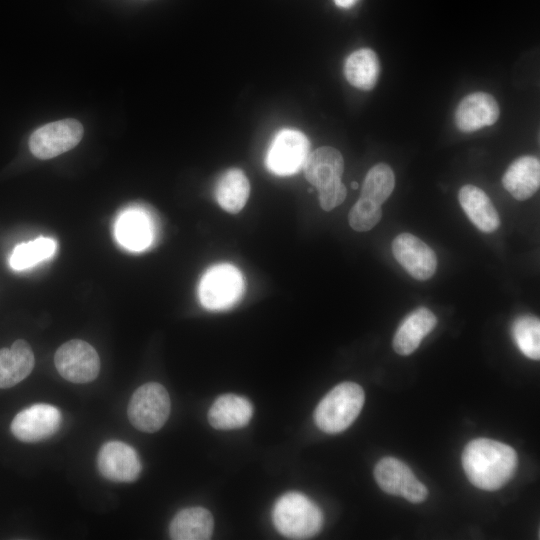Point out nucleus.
<instances>
[{
    "mask_svg": "<svg viewBox=\"0 0 540 540\" xmlns=\"http://www.w3.org/2000/svg\"><path fill=\"white\" fill-rule=\"evenodd\" d=\"M462 466L471 484L482 490L494 491L513 477L518 466V455L505 443L477 438L464 447Z\"/></svg>",
    "mask_w": 540,
    "mask_h": 540,
    "instance_id": "nucleus-1",
    "label": "nucleus"
},
{
    "mask_svg": "<svg viewBox=\"0 0 540 540\" xmlns=\"http://www.w3.org/2000/svg\"><path fill=\"white\" fill-rule=\"evenodd\" d=\"M272 518L278 532L291 539L311 538L323 524L321 509L299 492L282 495L274 505Z\"/></svg>",
    "mask_w": 540,
    "mask_h": 540,
    "instance_id": "nucleus-2",
    "label": "nucleus"
},
{
    "mask_svg": "<svg viewBox=\"0 0 540 540\" xmlns=\"http://www.w3.org/2000/svg\"><path fill=\"white\" fill-rule=\"evenodd\" d=\"M365 401L363 388L343 382L330 390L317 405L314 420L323 432L335 434L347 429L358 417Z\"/></svg>",
    "mask_w": 540,
    "mask_h": 540,
    "instance_id": "nucleus-3",
    "label": "nucleus"
},
{
    "mask_svg": "<svg viewBox=\"0 0 540 540\" xmlns=\"http://www.w3.org/2000/svg\"><path fill=\"white\" fill-rule=\"evenodd\" d=\"M171 409L167 390L159 383L150 382L138 387L127 408L130 423L143 432H156L167 421Z\"/></svg>",
    "mask_w": 540,
    "mask_h": 540,
    "instance_id": "nucleus-4",
    "label": "nucleus"
},
{
    "mask_svg": "<svg viewBox=\"0 0 540 540\" xmlns=\"http://www.w3.org/2000/svg\"><path fill=\"white\" fill-rule=\"evenodd\" d=\"M199 299L209 310H223L234 305L244 292L240 271L230 264L209 268L199 284Z\"/></svg>",
    "mask_w": 540,
    "mask_h": 540,
    "instance_id": "nucleus-5",
    "label": "nucleus"
},
{
    "mask_svg": "<svg viewBox=\"0 0 540 540\" xmlns=\"http://www.w3.org/2000/svg\"><path fill=\"white\" fill-rule=\"evenodd\" d=\"M309 151L310 143L304 133L296 129H282L271 141L266 166L279 176L295 174L303 168Z\"/></svg>",
    "mask_w": 540,
    "mask_h": 540,
    "instance_id": "nucleus-6",
    "label": "nucleus"
},
{
    "mask_svg": "<svg viewBox=\"0 0 540 540\" xmlns=\"http://www.w3.org/2000/svg\"><path fill=\"white\" fill-rule=\"evenodd\" d=\"M58 373L72 383L93 381L100 371L98 353L89 343L73 339L62 344L54 355Z\"/></svg>",
    "mask_w": 540,
    "mask_h": 540,
    "instance_id": "nucleus-7",
    "label": "nucleus"
},
{
    "mask_svg": "<svg viewBox=\"0 0 540 540\" xmlns=\"http://www.w3.org/2000/svg\"><path fill=\"white\" fill-rule=\"evenodd\" d=\"M83 127L75 119H63L45 124L30 136L32 154L42 160L54 158L74 148L82 139Z\"/></svg>",
    "mask_w": 540,
    "mask_h": 540,
    "instance_id": "nucleus-8",
    "label": "nucleus"
},
{
    "mask_svg": "<svg viewBox=\"0 0 540 540\" xmlns=\"http://www.w3.org/2000/svg\"><path fill=\"white\" fill-rule=\"evenodd\" d=\"M374 477L379 487L386 493L401 496L412 503L427 499L428 490L401 460L384 457L374 468Z\"/></svg>",
    "mask_w": 540,
    "mask_h": 540,
    "instance_id": "nucleus-9",
    "label": "nucleus"
},
{
    "mask_svg": "<svg viewBox=\"0 0 540 540\" xmlns=\"http://www.w3.org/2000/svg\"><path fill=\"white\" fill-rule=\"evenodd\" d=\"M61 412L45 403L21 410L12 420V434L22 442H39L54 435L60 428Z\"/></svg>",
    "mask_w": 540,
    "mask_h": 540,
    "instance_id": "nucleus-10",
    "label": "nucleus"
},
{
    "mask_svg": "<svg viewBox=\"0 0 540 540\" xmlns=\"http://www.w3.org/2000/svg\"><path fill=\"white\" fill-rule=\"evenodd\" d=\"M100 474L114 482H133L142 469L135 449L121 441H109L102 445L97 456Z\"/></svg>",
    "mask_w": 540,
    "mask_h": 540,
    "instance_id": "nucleus-11",
    "label": "nucleus"
},
{
    "mask_svg": "<svg viewBox=\"0 0 540 540\" xmlns=\"http://www.w3.org/2000/svg\"><path fill=\"white\" fill-rule=\"evenodd\" d=\"M392 252L398 263L414 279L428 280L437 269V257L434 251L410 233H401L394 238Z\"/></svg>",
    "mask_w": 540,
    "mask_h": 540,
    "instance_id": "nucleus-12",
    "label": "nucleus"
},
{
    "mask_svg": "<svg viewBox=\"0 0 540 540\" xmlns=\"http://www.w3.org/2000/svg\"><path fill=\"white\" fill-rule=\"evenodd\" d=\"M154 235V222L149 213L140 207L123 211L115 224L117 241L131 251H142L149 247Z\"/></svg>",
    "mask_w": 540,
    "mask_h": 540,
    "instance_id": "nucleus-13",
    "label": "nucleus"
},
{
    "mask_svg": "<svg viewBox=\"0 0 540 540\" xmlns=\"http://www.w3.org/2000/svg\"><path fill=\"white\" fill-rule=\"evenodd\" d=\"M498 117L499 106L495 98L476 92L461 100L455 112V123L461 131L472 132L493 125Z\"/></svg>",
    "mask_w": 540,
    "mask_h": 540,
    "instance_id": "nucleus-14",
    "label": "nucleus"
},
{
    "mask_svg": "<svg viewBox=\"0 0 540 540\" xmlns=\"http://www.w3.org/2000/svg\"><path fill=\"white\" fill-rule=\"evenodd\" d=\"M436 324L437 317L428 308L419 307L413 310L395 332L392 341L395 352L402 356L413 353Z\"/></svg>",
    "mask_w": 540,
    "mask_h": 540,
    "instance_id": "nucleus-15",
    "label": "nucleus"
},
{
    "mask_svg": "<svg viewBox=\"0 0 540 540\" xmlns=\"http://www.w3.org/2000/svg\"><path fill=\"white\" fill-rule=\"evenodd\" d=\"M253 415L250 401L236 394L219 396L208 411V421L217 430H232L246 426Z\"/></svg>",
    "mask_w": 540,
    "mask_h": 540,
    "instance_id": "nucleus-16",
    "label": "nucleus"
},
{
    "mask_svg": "<svg viewBox=\"0 0 540 540\" xmlns=\"http://www.w3.org/2000/svg\"><path fill=\"white\" fill-rule=\"evenodd\" d=\"M502 184L516 200L530 198L540 185L539 160L533 156L517 158L505 171Z\"/></svg>",
    "mask_w": 540,
    "mask_h": 540,
    "instance_id": "nucleus-17",
    "label": "nucleus"
},
{
    "mask_svg": "<svg viewBox=\"0 0 540 540\" xmlns=\"http://www.w3.org/2000/svg\"><path fill=\"white\" fill-rule=\"evenodd\" d=\"M459 203L470 221L482 232L498 229L500 218L488 195L474 185H464L458 194Z\"/></svg>",
    "mask_w": 540,
    "mask_h": 540,
    "instance_id": "nucleus-18",
    "label": "nucleus"
},
{
    "mask_svg": "<svg viewBox=\"0 0 540 540\" xmlns=\"http://www.w3.org/2000/svg\"><path fill=\"white\" fill-rule=\"evenodd\" d=\"M34 365L33 351L23 339L16 340L10 348L0 349V388L7 389L20 383Z\"/></svg>",
    "mask_w": 540,
    "mask_h": 540,
    "instance_id": "nucleus-19",
    "label": "nucleus"
},
{
    "mask_svg": "<svg viewBox=\"0 0 540 540\" xmlns=\"http://www.w3.org/2000/svg\"><path fill=\"white\" fill-rule=\"evenodd\" d=\"M303 170L307 181L320 188L341 179L344 170L343 157L337 149L323 146L309 153Z\"/></svg>",
    "mask_w": 540,
    "mask_h": 540,
    "instance_id": "nucleus-20",
    "label": "nucleus"
},
{
    "mask_svg": "<svg viewBox=\"0 0 540 540\" xmlns=\"http://www.w3.org/2000/svg\"><path fill=\"white\" fill-rule=\"evenodd\" d=\"M213 528V517L207 509L188 507L174 516L169 534L174 540H206L211 538Z\"/></svg>",
    "mask_w": 540,
    "mask_h": 540,
    "instance_id": "nucleus-21",
    "label": "nucleus"
},
{
    "mask_svg": "<svg viewBox=\"0 0 540 540\" xmlns=\"http://www.w3.org/2000/svg\"><path fill=\"white\" fill-rule=\"evenodd\" d=\"M249 193V180L237 168L227 170L218 180L215 190L219 205L230 213H238L245 206Z\"/></svg>",
    "mask_w": 540,
    "mask_h": 540,
    "instance_id": "nucleus-22",
    "label": "nucleus"
},
{
    "mask_svg": "<svg viewBox=\"0 0 540 540\" xmlns=\"http://www.w3.org/2000/svg\"><path fill=\"white\" fill-rule=\"evenodd\" d=\"M379 61L375 52L362 48L351 53L344 64V74L347 81L362 90H371L378 79Z\"/></svg>",
    "mask_w": 540,
    "mask_h": 540,
    "instance_id": "nucleus-23",
    "label": "nucleus"
},
{
    "mask_svg": "<svg viewBox=\"0 0 540 540\" xmlns=\"http://www.w3.org/2000/svg\"><path fill=\"white\" fill-rule=\"evenodd\" d=\"M55 250L56 242L52 238L39 237L18 244L11 253L9 264L13 270L23 271L51 258Z\"/></svg>",
    "mask_w": 540,
    "mask_h": 540,
    "instance_id": "nucleus-24",
    "label": "nucleus"
},
{
    "mask_svg": "<svg viewBox=\"0 0 540 540\" xmlns=\"http://www.w3.org/2000/svg\"><path fill=\"white\" fill-rule=\"evenodd\" d=\"M395 185L392 169L384 163L373 166L366 174L361 197L382 205L391 195Z\"/></svg>",
    "mask_w": 540,
    "mask_h": 540,
    "instance_id": "nucleus-25",
    "label": "nucleus"
},
{
    "mask_svg": "<svg viewBox=\"0 0 540 540\" xmlns=\"http://www.w3.org/2000/svg\"><path fill=\"white\" fill-rule=\"evenodd\" d=\"M512 336L520 351L528 358H540V321L533 315H522L513 322Z\"/></svg>",
    "mask_w": 540,
    "mask_h": 540,
    "instance_id": "nucleus-26",
    "label": "nucleus"
},
{
    "mask_svg": "<svg viewBox=\"0 0 540 540\" xmlns=\"http://www.w3.org/2000/svg\"><path fill=\"white\" fill-rule=\"evenodd\" d=\"M382 209L380 205L360 197L351 208L348 220L352 229L364 232L372 229L381 219Z\"/></svg>",
    "mask_w": 540,
    "mask_h": 540,
    "instance_id": "nucleus-27",
    "label": "nucleus"
},
{
    "mask_svg": "<svg viewBox=\"0 0 540 540\" xmlns=\"http://www.w3.org/2000/svg\"><path fill=\"white\" fill-rule=\"evenodd\" d=\"M319 203L323 210L331 211L346 198L347 190L341 179L317 188Z\"/></svg>",
    "mask_w": 540,
    "mask_h": 540,
    "instance_id": "nucleus-28",
    "label": "nucleus"
},
{
    "mask_svg": "<svg viewBox=\"0 0 540 540\" xmlns=\"http://www.w3.org/2000/svg\"><path fill=\"white\" fill-rule=\"evenodd\" d=\"M334 3L341 7V8H350L352 7L358 0H333Z\"/></svg>",
    "mask_w": 540,
    "mask_h": 540,
    "instance_id": "nucleus-29",
    "label": "nucleus"
},
{
    "mask_svg": "<svg viewBox=\"0 0 540 540\" xmlns=\"http://www.w3.org/2000/svg\"><path fill=\"white\" fill-rule=\"evenodd\" d=\"M353 189H357L359 187L358 183L356 181H353L351 184Z\"/></svg>",
    "mask_w": 540,
    "mask_h": 540,
    "instance_id": "nucleus-30",
    "label": "nucleus"
}]
</instances>
